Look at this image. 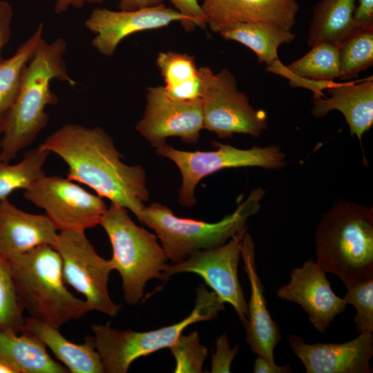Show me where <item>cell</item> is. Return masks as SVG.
<instances>
[{
  "label": "cell",
  "mask_w": 373,
  "mask_h": 373,
  "mask_svg": "<svg viewBox=\"0 0 373 373\" xmlns=\"http://www.w3.org/2000/svg\"><path fill=\"white\" fill-rule=\"evenodd\" d=\"M23 331L37 337L48 347L71 373L104 372L101 357L93 338L88 337L83 344L67 340L59 329L30 316L25 318Z\"/></svg>",
  "instance_id": "7402d4cb"
},
{
  "label": "cell",
  "mask_w": 373,
  "mask_h": 373,
  "mask_svg": "<svg viewBox=\"0 0 373 373\" xmlns=\"http://www.w3.org/2000/svg\"><path fill=\"white\" fill-rule=\"evenodd\" d=\"M58 230L46 215L21 210L8 199L0 201V255L8 258L35 247H54Z\"/></svg>",
  "instance_id": "d6986e66"
},
{
  "label": "cell",
  "mask_w": 373,
  "mask_h": 373,
  "mask_svg": "<svg viewBox=\"0 0 373 373\" xmlns=\"http://www.w3.org/2000/svg\"><path fill=\"white\" fill-rule=\"evenodd\" d=\"M356 0H321L314 8L307 44L320 42L340 45L359 28L354 21Z\"/></svg>",
  "instance_id": "603a6c76"
},
{
  "label": "cell",
  "mask_w": 373,
  "mask_h": 373,
  "mask_svg": "<svg viewBox=\"0 0 373 373\" xmlns=\"http://www.w3.org/2000/svg\"><path fill=\"white\" fill-rule=\"evenodd\" d=\"M354 18L358 28L373 26V0H358Z\"/></svg>",
  "instance_id": "d590c367"
},
{
  "label": "cell",
  "mask_w": 373,
  "mask_h": 373,
  "mask_svg": "<svg viewBox=\"0 0 373 373\" xmlns=\"http://www.w3.org/2000/svg\"><path fill=\"white\" fill-rule=\"evenodd\" d=\"M6 113L0 110V134H2L4 129Z\"/></svg>",
  "instance_id": "60d3db41"
},
{
  "label": "cell",
  "mask_w": 373,
  "mask_h": 373,
  "mask_svg": "<svg viewBox=\"0 0 373 373\" xmlns=\"http://www.w3.org/2000/svg\"><path fill=\"white\" fill-rule=\"evenodd\" d=\"M0 373H21L10 362L0 355Z\"/></svg>",
  "instance_id": "ab89813d"
},
{
  "label": "cell",
  "mask_w": 373,
  "mask_h": 373,
  "mask_svg": "<svg viewBox=\"0 0 373 373\" xmlns=\"http://www.w3.org/2000/svg\"><path fill=\"white\" fill-rule=\"evenodd\" d=\"M225 40L242 44L253 50L260 63L267 68L273 67L280 62L278 50L284 44L292 42L295 34L258 23H236L219 32Z\"/></svg>",
  "instance_id": "484cf974"
},
{
  "label": "cell",
  "mask_w": 373,
  "mask_h": 373,
  "mask_svg": "<svg viewBox=\"0 0 373 373\" xmlns=\"http://www.w3.org/2000/svg\"><path fill=\"white\" fill-rule=\"evenodd\" d=\"M105 0H56L55 12L60 15L66 11L70 7L79 8L86 3H100Z\"/></svg>",
  "instance_id": "f35d334b"
},
{
  "label": "cell",
  "mask_w": 373,
  "mask_h": 373,
  "mask_svg": "<svg viewBox=\"0 0 373 373\" xmlns=\"http://www.w3.org/2000/svg\"><path fill=\"white\" fill-rule=\"evenodd\" d=\"M169 349L175 361V373H200L208 354L207 348L200 344L197 331L181 335Z\"/></svg>",
  "instance_id": "4dcf8cb0"
},
{
  "label": "cell",
  "mask_w": 373,
  "mask_h": 373,
  "mask_svg": "<svg viewBox=\"0 0 373 373\" xmlns=\"http://www.w3.org/2000/svg\"><path fill=\"white\" fill-rule=\"evenodd\" d=\"M216 351L211 358V373L231 372V363L238 353V346L230 348L227 334H222L216 340Z\"/></svg>",
  "instance_id": "836d02e7"
},
{
  "label": "cell",
  "mask_w": 373,
  "mask_h": 373,
  "mask_svg": "<svg viewBox=\"0 0 373 373\" xmlns=\"http://www.w3.org/2000/svg\"><path fill=\"white\" fill-rule=\"evenodd\" d=\"M293 353L301 361L307 373H372L373 335L361 332L343 343L308 344L299 335H289Z\"/></svg>",
  "instance_id": "2e32d148"
},
{
  "label": "cell",
  "mask_w": 373,
  "mask_h": 373,
  "mask_svg": "<svg viewBox=\"0 0 373 373\" xmlns=\"http://www.w3.org/2000/svg\"><path fill=\"white\" fill-rule=\"evenodd\" d=\"M175 9L185 19L182 26L184 30L191 32L196 26L206 28V23L202 6L198 0H170Z\"/></svg>",
  "instance_id": "d6a6232c"
},
{
  "label": "cell",
  "mask_w": 373,
  "mask_h": 373,
  "mask_svg": "<svg viewBox=\"0 0 373 373\" xmlns=\"http://www.w3.org/2000/svg\"><path fill=\"white\" fill-rule=\"evenodd\" d=\"M316 262L347 289L373 278V208L338 200L315 231Z\"/></svg>",
  "instance_id": "3957f363"
},
{
  "label": "cell",
  "mask_w": 373,
  "mask_h": 373,
  "mask_svg": "<svg viewBox=\"0 0 373 373\" xmlns=\"http://www.w3.org/2000/svg\"><path fill=\"white\" fill-rule=\"evenodd\" d=\"M18 302L10 262L0 255V331L21 334L25 317Z\"/></svg>",
  "instance_id": "f546056e"
},
{
  "label": "cell",
  "mask_w": 373,
  "mask_h": 373,
  "mask_svg": "<svg viewBox=\"0 0 373 373\" xmlns=\"http://www.w3.org/2000/svg\"><path fill=\"white\" fill-rule=\"evenodd\" d=\"M12 8L6 1H0V62L3 60L1 53L8 44L11 35Z\"/></svg>",
  "instance_id": "e575fe53"
},
{
  "label": "cell",
  "mask_w": 373,
  "mask_h": 373,
  "mask_svg": "<svg viewBox=\"0 0 373 373\" xmlns=\"http://www.w3.org/2000/svg\"><path fill=\"white\" fill-rule=\"evenodd\" d=\"M53 247L61 259L65 284L82 294L91 310L116 316L120 306L108 291L109 275L115 270L111 259L99 256L83 231H59Z\"/></svg>",
  "instance_id": "30bf717a"
},
{
  "label": "cell",
  "mask_w": 373,
  "mask_h": 373,
  "mask_svg": "<svg viewBox=\"0 0 373 373\" xmlns=\"http://www.w3.org/2000/svg\"><path fill=\"white\" fill-rule=\"evenodd\" d=\"M343 298L347 304L356 309L354 317L356 330L373 332V278L358 283L347 289Z\"/></svg>",
  "instance_id": "1f68e13d"
},
{
  "label": "cell",
  "mask_w": 373,
  "mask_h": 373,
  "mask_svg": "<svg viewBox=\"0 0 373 373\" xmlns=\"http://www.w3.org/2000/svg\"><path fill=\"white\" fill-rule=\"evenodd\" d=\"M99 225L109 238L111 260L121 276L124 298L128 304L140 302L148 280H168L165 276L169 266L168 258L156 234L137 226L126 208L111 203Z\"/></svg>",
  "instance_id": "8992f818"
},
{
  "label": "cell",
  "mask_w": 373,
  "mask_h": 373,
  "mask_svg": "<svg viewBox=\"0 0 373 373\" xmlns=\"http://www.w3.org/2000/svg\"><path fill=\"white\" fill-rule=\"evenodd\" d=\"M340 75L350 80L373 64V26L361 27L339 45Z\"/></svg>",
  "instance_id": "f1b7e54d"
},
{
  "label": "cell",
  "mask_w": 373,
  "mask_h": 373,
  "mask_svg": "<svg viewBox=\"0 0 373 373\" xmlns=\"http://www.w3.org/2000/svg\"><path fill=\"white\" fill-rule=\"evenodd\" d=\"M23 196L44 209L59 231H85L99 225L108 208L101 196L58 175H44L24 190Z\"/></svg>",
  "instance_id": "8fae6325"
},
{
  "label": "cell",
  "mask_w": 373,
  "mask_h": 373,
  "mask_svg": "<svg viewBox=\"0 0 373 373\" xmlns=\"http://www.w3.org/2000/svg\"><path fill=\"white\" fill-rule=\"evenodd\" d=\"M244 269L250 283L251 296L247 304V322L245 340L251 352L275 363L274 350L282 337L277 323L267 307L265 287L259 277L255 262V244L246 232L241 246Z\"/></svg>",
  "instance_id": "ac0fdd59"
},
{
  "label": "cell",
  "mask_w": 373,
  "mask_h": 373,
  "mask_svg": "<svg viewBox=\"0 0 373 373\" xmlns=\"http://www.w3.org/2000/svg\"><path fill=\"white\" fill-rule=\"evenodd\" d=\"M203 128L201 100H174L167 96L163 86L147 88L144 113L135 129L151 146L159 148L171 137L196 144Z\"/></svg>",
  "instance_id": "4fadbf2b"
},
{
  "label": "cell",
  "mask_w": 373,
  "mask_h": 373,
  "mask_svg": "<svg viewBox=\"0 0 373 373\" xmlns=\"http://www.w3.org/2000/svg\"><path fill=\"white\" fill-rule=\"evenodd\" d=\"M200 68L204 128L222 139L232 137L235 133L259 137L268 128L267 113L250 104L248 97L238 90L236 79L228 69L213 73L209 66Z\"/></svg>",
  "instance_id": "9c48e42d"
},
{
  "label": "cell",
  "mask_w": 373,
  "mask_h": 373,
  "mask_svg": "<svg viewBox=\"0 0 373 373\" xmlns=\"http://www.w3.org/2000/svg\"><path fill=\"white\" fill-rule=\"evenodd\" d=\"M223 303L213 291L202 285L196 288L195 307L191 314L173 325L147 332L113 329L108 323L93 325V341L104 372L126 373L132 363L164 348H169L190 325L209 321L224 310Z\"/></svg>",
  "instance_id": "52a82bcc"
},
{
  "label": "cell",
  "mask_w": 373,
  "mask_h": 373,
  "mask_svg": "<svg viewBox=\"0 0 373 373\" xmlns=\"http://www.w3.org/2000/svg\"><path fill=\"white\" fill-rule=\"evenodd\" d=\"M156 64L168 97L181 102L201 100L202 75L193 56L173 51L160 52Z\"/></svg>",
  "instance_id": "d4e9b609"
},
{
  "label": "cell",
  "mask_w": 373,
  "mask_h": 373,
  "mask_svg": "<svg viewBox=\"0 0 373 373\" xmlns=\"http://www.w3.org/2000/svg\"><path fill=\"white\" fill-rule=\"evenodd\" d=\"M120 10H134L155 6L163 3V0H119Z\"/></svg>",
  "instance_id": "74e56055"
},
{
  "label": "cell",
  "mask_w": 373,
  "mask_h": 373,
  "mask_svg": "<svg viewBox=\"0 0 373 373\" xmlns=\"http://www.w3.org/2000/svg\"><path fill=\"white\" fill-rule=\"evenodd\" d=\"M253 372L254 373H291L293 370L289 365L280 366L258 356L254 363Z\"/></svg>",
  "instance_id": "8d00e7d4"
},
{
  "label": "cell",
  "mask_w": 373,
  "mask_h": 373,
  "mask_svg": "<svg viewBox=\"0 0 373 373\" xmlns=\"http://www.w3.org/2000/svg\"><path fill=\"white\" fill-rule=\"evenodd\" d=\"M8 260L18 302L30 317L59 329L92 311L68 290L61 259L53 247L39 245Z\"/></svg>",
  "instance_id": "277c9868"
},
{
  "label": "cell",
  "mask_w": 373,
  "mask_h": 373,
  "mask_svg": "<svg viewBox=\"0 0 373 373\" xmlns=\"http://www.w3.org/2000/svg\"><path fill=\"white\" fill-rule=\"evenodd\" d=\"M288 284L277 289V296L300 305L317 331L325 333L347 304L334 292L326 272L312 259L293 269Z\"/></svg>",
  "instance_id": "9a60e30c"
},
{
  "label": "cell",
  "mask_w": 373,
  "mask_h": 373,
  "mask_svg": "<svg viewBox=\"0 0 373 373\" xmlns=\"http://www.w3.org/2000/svg\"><path fill=\"white\" fill-rule=\"evenodd\" d=\"M0 355L21 373L69 372L50 356L42 341L26 331L21 334L0 331Z\"/></svg>",
  "instance_id": "cb8c5ba5"
},
{
  "label": "cell",
  "mask_w": 373,
  "mask_h": 373,
  "mask_svg": "<svg viewBox=\"0 0 373 373\" xmlns=\"http://www.w3.org/2000/svg\"><path fill=\"white\" fill-rule=\"evenodd\" d=\"M246 232L247 229L242 230L222 245L197 251L184 260L169 265L165 274L167 280L178 273L200 276L223 303L234 308L244 327L247 322V303L239 283L238 267Z\"/></svg>",
  "instance_id": "7c38bea8"
},
{
  "label": "cell",
  "mask_w": 373,
  "mask_h": 373,
  "mask_svg": "<svg viewBox=\"0 0 373 373\" xmlns=\"http://www.w3.org/2000/svg\"><path fill=\"white\" fill-rule=\"evenodd\" d=\"M66 42L61 38L39 44L23 73L17 96L6 113L0 160L9 162L29 146L48 122L47 106L57 102L50 85L56 79L72 86L76 82L67 70Z\"/></svg>",
  "instance_id": "7a4b0ae2"
},
{
  "label": "cell",
  "mask_w": 373,
  "mask_h": 373,
  "mask_svg": "<svg viewBox=\"0 0 373 373\" xmlns=\"http://www.w3.org/2000/svg\"><path fill=\"white\" fill-rule=\"evenodd\" d=\"M173 21H180L183 26L185 19L175 8L162 3L128 11L97 8L86 20L85 26L95 35L92 40L93 46L100 54L111 57L119 44L128 36L161 28Z\"/></svg>",
  "instance_id": "5bb4252c"
},
{
  "label": "cell",
  "mask_w": 373,
  "mask_h": 373,
  "mask_svg": "<svg viewBox=\"0 0 373 373\" xmlns=\"http://www.w3.org/2000/svg\"><path fill=\"white\" fill-rule=\"evenodd\" d=\"M67 165V178L92 189L140 220L149 198L144 168L128 165L113 138L101 127L63 125L40 144Z\"/></svg>",
  "instance_id": "6da1fadb"
},
{
  "label": "cell",
  "mask_w": 373,
  "mask_h": 373,
  "mask_svg": "<svg viewBox=\"0 0 373 373\" xmlns=\"http://www.w3.org/2000/svg\"><path fill=\"white\" fill-rule=\"evenodd\" d=\"M44 24L17 48L15 53L0 62V110L6 113L15 102L26 68L43 39Z\"/></svg>",
  "instance_id": "4316f807"
},
{
  "label": "cell",
  "mask_w": 373,
  "mask_h": 373,
  "mask_svg": "<svg viewBox=\"0 0 373 373\" xmlns=\"http://www.w3.org/2000/svg\"><path fill=\"white\" fill-rule=\"evenodd\" d=\"M277 75L289 79L291 86L310 89L314 97H323L322 90L339 77V45L331 42H320L302 57L288 66H283Z\"/></svg>",
  "instance_id": "44dd1931"
},
{
  "label": "cell",
  "mask_w": 373,
  "mask_h": 373,
  "mask_svg": "<svg viewBox=\"0 0 373 373\" xmlns=\"http://www.w3.org/2000/svg\"><path fill=\"white\" fill-rule=\"evenodd\" d=\"M206 25L220 32L236 23H263L291 31L299 10L297 0H203Z\"/></svg>",
  "instance_id": "e0dca14e"
},
{
  "label": "cell",
  "mask_w": 373,
  "mask_h": 373,
  "mask_svg": "<svg viewBox=\"0 0 373 373\" xmlns=\"http://www.w3.org/2000/svg\"><path fill=\"white\" fill-rule=\"evenodd\" d=\"M212 145L215 150L186 151L167 144L156 149L159 155L172 160L180 172L179 202L184 207L196 203L195 189L200 180L218 171L239 167L281 169L286 165V155L277 145L247 149L218 142H213Z\"/></svg>",
  "instance_id": "ba28073f"
},
{
  "label": "cell",
  "mask_w": 373,
  "mask_h": 373,
  "mask_svg": "<svg viewBox=\"0 0 373 373\" xmlns=\"http://www.w3.org/2000/svg\"><path fill=\"white\" fill-rule=\"evenodd\" d=\"M50 153L41 146L26 152L17 164L0 160V201L17 189H26L45 175L44 164Z\"/></svg>",
  "instance_id": "83f0119b"
},
{
  "label": "cell",
  "mask_w": 373,
  "mask_h": 373,
  "mask_svg": "<svg viewBox=\"0 0 373 373\" xmlns=\"http://www.w3.org/2000/svg\"><path fill=\"white\" fill-rule=\"evenodd\" d=\"M328 90L329 97L313 99L312 114L321 117L333 110L340 111L349 126L350 135L356 136L361 142L373 124L372 77L360 82L336 83Z\"/></svg>",
  "instance_id": "ffe728a7"
},
{
  "label": "cell",
  "mask_w": 373,
  "mask_h": 373,
  "mask_svg": "<svg viewBox=\"0 0 373 373\" xmlns=\"http://www.w3.org/2000/svg\"><path fill=\"white\" fill-rule=\"evenodd\" d=\"M265 190L258 187L235 211L216 222L180 218L158 202L144 208L140 221L153 229L162 242L168 260L180 262L191 254L222 245L237 233L247 229V222L260 209Z\"/></svg>",
  "instance_id": "5b68a950"
}]
</instances>
